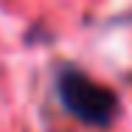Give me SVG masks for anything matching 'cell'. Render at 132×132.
Segmentation results:
<instances>
[{"label": "cell", "mask_w": 132, "mask_h": 132, "mask_svg": "<svg viewBox=\"0 0 132 132\" xmlns=\"http://www.w3.org/2000/svg\"><path fill=\"white\" fill-rule=\"evenodd\" d=\"M59 96L65 107L84 124H96L101 127L112 118V110H115V96L96 84L93 79H87L79 70H62L59 73Z\"/></svg>", "instance_id": "1"}]
</instances>
